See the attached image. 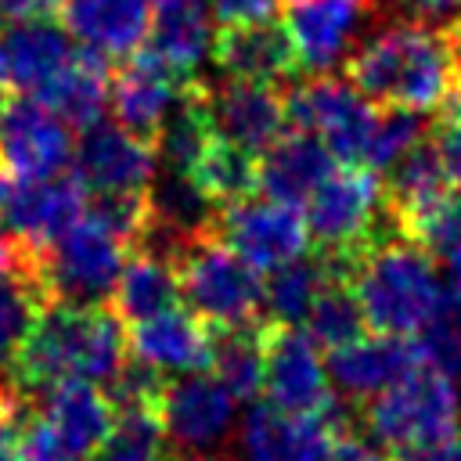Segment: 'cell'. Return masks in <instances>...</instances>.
Listing matches in <instances>:
<instances>
[{"label": "cell", "mask_w": 461, "mask_h": 461, "mask_svg": "<svg viewBox=\"0 0 461 461\" xmlns=\"http://www.w3.org/2000/svg\"><path fill=\"white\" fill-rule=\"evenodd\" d=\"M457 4H461V0H457Z\"/></svg>", "instance_id": "obj_51"}, {"label": "cell", "mask_w": 461, "mask_h": 461, "mask_svg": "<svg viewBox=\"0 0 461 461\" xmlns=\"http://www.w3.org/2000/svg\"><path fill=\"white\" fill-rule=\"evenodd\" d=\"M375 14V0H281L295 65L313 76L342 65L364 40V25Z\"/></svg>", "instance_id": "obj_12"}, {"label": "cell", "mask_w": 461, "mask_h": 461, "mask_svg": "<svg viewBox=\"0 0 461 461\" xmlns=\"http://www.w3.org/2000/svg\"><path fill=\"white\" fill-rule=\"evenodd\" d=\"M184 461H220V457H205V454H198V457H184Z\"/></svg>", "instance_id": "obj_48"}, {"label": "cell", "mask_w": 461, "mask_h": 461, "mask_svg": "<svg viewBox=\"0 0 461 461\" xmlns=\"http://www.w3.org/2000/svg\"><path fill=\"white\" fill-rule=\"evenodd\" d=\"M385 209V187L378 173L364 166H335L303 202V220L310 241L324 256L353 259L371 238H378Z\"/></svg>", "instance_id": "obj_8"}, {"label": "cell", "mask_w": 461, "mask_h": 461, "mask_svg": "<svg viewBox=\"0 0 461 461\" xmlns=\"http://www.w3.org/2000/svg\"><path fill=\"white\" fill-rule=\"evenodd\" d=\"M158 411H115V429L90 461H169Z\"/></svg>", "instance_id": "obj_36"}, {"label": "cell", "mask_w": 461, "mask_h": 461, "mask_svg": "<svg viewBox=\"0 0 461 461\" xmlns=\"http://www.w3.org/2000/svg\"><path fill=\"white\" fill-rule=\"evenodd\" d=\"M209 14L216 25L223 29H238V25H267L274 22V14L281 11V0H205Z\"/></svg>", "instance_id": "obj_41"}, {"label": "cell", "mask_w": 461, "mask_h": 461, "mask_svg": "<svg viewBox=\"0 0 461 461\" xmlns=\"http://www.w3.org/2000/svg\"><path fill=\"white\" fill-rule=\"evenodd\" d=\"M14 259H18V249L11 245V238H7V234H4V227H0V270H4V267H11Z\"/></svg>", "instance_id": "obj_47"}, {"label": "cell", "mask_w": 461, "mask_h": 461, "mask_svg": "<svg viewBox=\"0 0 461 461\" xmlns=\"http://www.w3.org/2000/svg\"><path fill=\"white\" fill-rule=\"evenodd\" d=\"M216 238L241 256L252 270L270 274L310 249V230L303 209L274 202L267 194H249L216 212Z\"/></svg>", "instance_id": "obj_10"}, {"label": "cell", "mask_w": 461, "mask_h": 461, "mask_svg": "<svg viewBox=\"0 0 461 461\" xmlns=\"http://www.w3.org/2000/svg\"><path fill=\"white\" fill-rule=\"evenodd\" d=\"M65 0H0V29L18 22H40L61 11Z\"/></svg>", "instance_id": "obj_44"}, {"label": "cell", "mask_w": 461, "mask_h": 461, "mask_svg": "<svg viewBox=\"0 0 461 461\" xmlns=\"http://www.w3.org/2000/svg\"><path fill=\"white\" fill-rule=\"evenodd\" d=\"M212 61L223 72V79H249V83H274V86L277 79L299 68L285 29H277L274 22L223 29L212 40Z\"/></svg>", "instance_id": "obj_26"}, {"label": "cell", "mask_w": 461, "mask_h": 461, "mask_svg": "<svg viewBox=\"0 0 461 461\" xmlns=\"http://www.w3.org/2000/svg\"><path fill=\"white\" fill-rule=\"evenodd\" d=\"M130 249L137 245L86 205L83 216L54 234L43 249L18 259L25 263L47 303L104 306L130 259Z\"/></svg>", "instance_id": "obj_4"}, {"label": "cell", "mask_w": 461, "mask_h": 461, "mask_svg": "<svg viewBox=\"0 0 461 461\" xmlns=\"http://www.w3.org/2000/svg\"><path fill=\"white\" fill-rule=\"evenodd\" d=\"M0 119H4V101H0Z\"/></svg>", "instance_id": "obj_49"}, {"label": "cell", "mask_w": 461, "mask_h": 461, "mask_svg": "<svg viewBox=\"0 0 461 461\" xmlns=\"http://www.w3.org/2000/svg\"><path fill=\"white\" fill-rule=\"evenodd\" d=\"M72 166V173L94 198H140L158 173V155L151 140L130 133L119 122L97 119L79 133Z\"/></svg>", "instance_id": "obj_11"}, {"label": "cell", "mask_w": 461, "mask_h": 461, "mask_svg": "<svg viewBox=\"0 0 461 461\" xmlns=\"http://www.w3.org/2000/svg\"><path fill=\"white\" fill-rule=\"evenodd\" d=\"M108 90H112V79H108L104 58H97L90 50H76L68 68L36 101L47 104L50 112H58L68 126L86 130L101 119V112L108 104Z\"/></svg>", "instance_id": "obj_29"}, {"label": "cell", "mask_w": 461, "mask_h": 461, "mask_svg": "<svg viewBox=\"0 0 461 461\" xmlns=\"http://www.w3.org/2000/svg\"><path fill=\"white\" fill-rule=\"evenodd\" d=\"M335 169V158L328 155V148L303 133H281L263 155H259V194L295 205L303 209V202L310 198V191Z\"/></svg>", "instance_id": "obj_25"}, {"label": "cell", "mask_w": 461, "mask_h": 461, "mask_svg": "<svg viewBox=\"0 0 461 461\" xmlns=\"http://www.w3.org/2000/svg\"><path fill=\"white\" fill-rule=\"evenodd\" d=\"M414 144H421V115L407 112V108H385L378 115V130H375V144H371V155H367V169L371 173L389 169Z\"/></svg>", "instance_id": "obj_38"}, {"label": "cell", "mask_w": 461, "mask_h": 461, "mask_svg": "<svg viewBox=\"0 0 461 461\" xmlns=\"http://www.w3.org/2000/svg\"><path fill=\"white\" fill-rule=\"evenodd\" d=\"M43 306H47V299L22 259H14V267L0 270V371L7 364H14L36 317L43 313Z\"/></svg>", "instance_id": "obj_33"}, {"label": "cell", "mask_w": 461, "mask_h": 461, "mask_svg": "<svg viewBox=\"0 0 461 461\" xmlns=\"http://www.w3.org/2000/svg\"><path fill=\"white\" fill-rule=\"evenodd\" d=\"M155 0H65V32L97 58H130L148 40Z\"/></svg>", "instance_id": "obj_22"}, {"label": "cell", "mask_w": 461, "mask_h": 461, "mask_svg": "<svg viewBox=\"0 0 461 461\" xmlns=\"http://www.w3.org/2000/svg\"><path fill=\"white\" fill-rule=\"evenodd\" d=\"M421 364L450 375L454 382L461 378V317H443L432 328H425L418 339Z\"/></svg>", "instance_id": "obj_39"}, {"label": "cell", "mask_w": 461, "mask_h": 461, "mask_svg": "<svg viewBox=\"0 0 461 461\" xmlns=\"http://www.w3.org/2000/svg\"><path fill=\"white\" fill-rule=\"evenodd\" d=\"M389 187H385V209L396 216V227L407 223L411 216L425 212L429 205H436L443 194H450V180L447 169L439 162L436 144L421 140L414 144L400 162H393L389 169Z\"/></svg>", "instance_id": "obj_30"}, {"label": "cell", "mask_w": 461, "mask_h": 461, "mask_svg": "<svg viewBox=\"0 0 461 461\" xmlns=\"http://www.w3.org/2000/svg\"><path fill=\"white\" fill-rule=\"evenodd\" d=\"M180 295L191 303V313L216 328L252 324L263 313V277L241 256H234L216 230L187 241L176 256Z\"/></svg>", "instance_id": "obj_6"}, {"label": "cell", "mask_w": 461, "mask_h": 461, "mask_svg": "<svg viewBox=\"0 0 461 461\" xmlns=\"http://www.w3.org/2000/svg\"><path fill=\"white\" fill-rule=\"evenodd\" d=\"M457 40H461V25H457Z\"/></svg>", "instance_id": "obj_50"}, {"label": "cell", "mask_w": 461, "mask_h": 461, "mask_svg": "<svg viewBox=\"0 0 461 461\" xmlns=\"http://www.w3.org/2000/svg\"><path fill=\"white\" fill-rule=\"evenodd\" d=\"M400 234L421 245L436 263L461 256V194H443L436 205L400 223Z\"/></svg>", "instance_id": "obj_37"}, {"label": "cell", "mask_w": 461, "mask_h": 461, "mask_svg": "<svg viewBox=\"0 0 461 461\" xmlns=\"http://www.w3.org/2000/svg\"><path fill=\"white\" fill-rule=\"evenodd\" d=\"M198 101L212 137L230 140L252 155H263L288 126V104L274 83H249V79L198 83Z\"/></svg>", "instance_id": "obj_15"}, {"label": "cell", "mask_w": 461, "mask_h": 461, "mask_svg": "<svg viewBox=\"0 0 461 461\" xmlns=\"http://www.w3.org/2000/svg\"><path fill=\"white\" fill-rule=\"evenodd\" d=\"M180 299V281H176V263L162 252H151V249H137L115 288H112V313L126 324L133 321H144V317H155L162 310H173Z\"/></svg>", "instance_id": "obj_27"}, {"label": "cell", "mask_w": 461, "mask_h": 461, "mask_svg": "<svg viewBox=\"0 0 461 461\" xmlns=\"http://www.w3.org/2000/svg\"><path fill=\"white\" fill-rule=\"evenodd\" d=\"M321 461H382V454H378L367 439H360V436L339 429V432L331 436V443H328V450H324Z\"/></svg>", "instance_id": "obj_45"}, {"label": "cell", "mask_w": 461, "mask_h": 461, "mask_svg": "<svg viewBox=\"0 0 461 461\" xmlns=\"http://www.w3.org/2000/svg\"><path fill=\"white\" fill-rule=\"evenodd\" d=\"M457 25L385 22L346 58V79L382 108L439 112L461 86Z\"/></svg>", "instance_id": "obj_1"}, {"label": "cell", "mask_w": 461, "mask_h": 461, "mask_svg": "<svg viewBox=\"0 0 461 461\" xmlns=\"http://www.w3.org/2000/svg\"><path fill=\"white\" fill-rule=\"evenodd\" d=\"M263 396L292 418H339L328 360L306 328L263 324Z\"/></svg>", "instance_id": "obj_9"}, {"label": "cell", "mask_w": 461, "mask_h": 461, "mask_svg": "<svg viewBox=\"0 0 461 461\" xmlns=\"http://www.w3.org/2000/svg\"><path fill=\"white\" fill-rule=\"evenodd\" d=\"M86 187L76 173L47 180H18L0 173V227L18 245V256L43 249L86 209Z\"/></svg>", "instance_id": "obj_13"}, {"label": "cell", "mask_w": 461, "mask_h": 461, "mask_svg": "<svg viewBox=\"0 0 461 461\" xmlns=\"http://www.w3.org/2000/svg\"><path fill=\"white\" fill-rule=\"evenodd\" d=\"M212 14L205 0H155L148 54L173 76L191 79L212 54Z\"/></svg>", "instance_id": "obj_24"}, {"label": "cell", "mask_w": 461, "mask_h": 461, "mask_svg": "<svg viewBox=\"0 0 461 461\" xmlns=\"http://www.w3.org/2000/svg\"><path fill=\"white\" fill-rule=\"evenodd\" d=\"M187 86H191V79L173 76L151 54H137L119 68L115 83L108 90V104H112L119 126H126L130 133L155 144V133L173 115V108L184 101Z\"/></svg>", "instance_id": "obj_20"}, {"label": "cell", "mask_w": 461, "mask_h": 461, "mask_svg": "<svg viewBox=\"0 0 461 461\" xmlns=\"http://www.w3.org/2000/svg\"><path fill=\"white\" fill-rule=\"evenodd\" d=\"M191 176L209 194V202L216 209H223L230 202H241L259 191V155L212 137L209 148L202 151L198 166L191 169Z\"/></svg>", "instance_id": "obj_32"}, {"label": "cell", "mask_w": 461, "mask_h": 461, "mask_svg": "<svg viewBox=\"0 0 461 461\" xmlns=\"http://www.w3.org/2000/svg\"><path fill=\"white\" fill-rule=\"evenodd\" d=\"M68 461H90L115 429V407L108 393L90 382H58L43 389L36 414Z\"/></svg>", "instance_id": "obj_19"}, {"label": "cell", "mask_w": 461, "mask_h": 461, "mask_svg": "<svg viewBox=\"0 0 461 461\" xmlns=\"http://www.w3.org/2000/svg\"><path fill=\"white\" fill-rule=\"evenodd\" d=\"M234 414L238 400L209 371L176 375L162 385L158 396V421L166 443L194 457L227 439V432L234 429Z\"/></svg>", "instance_id": "obj_16"}, {"label": "cell", "mask_w": 461, "mask_h": 461, "mask_svg": "<svg viewBox=\"0 0 461 461\" xmlns=\"http://www.w3.org/2000/svg\"><path fill=\"white\" fill-rule=\"evenodd\" d=\"M339 429L335 418H292L259 403L241 418L238 447L245 461H321Z\"/></svg>", "instance_id": "obj_23"}, {"label": "cell", "mask_w": 461, "mask_h": 461, "mask_svg": "<svg viewBox=\"0 0 461 461\" xmlns=\"http://www.w3.org/2000/svg\"><path fill=\"white\" fill-rule=\"evenodd\" d=\"M418 364H421V353L414 339L364 331L360 339L331 349L328 378H331V389H339L349 400H375L382 389H389L396 378H403Z\"/></svg>", "instance_id": "obj_21"}, {"label": "cell", "mask_w": 461, "mask_h": 461, "mask_svg": "<svg viewBox=\"0 0 461 461\" xmlns=\"http://www.w3.org/2000/svg\"><path fill=\"white\" fill-rule=\"evenodd\" d=\"M443 122H439V133H436V151H439V162L447 169V180L454 187H461V86L447 97V104L439 108Z\"/></svg>", "instance_id": "obj_40"}, {"label": "cell", "mask_w": 461, "mask_h": 461, "mask_svg": "<svg viewBox=\"0 0 461 461\" xmlns=\"http://www.w3.org/2000/svg\"><path fill=\"white\" fill-rule=\"evenodd\" d=\"M396 461H461V439H443V443H432V447H418V450H407V454H396Z\"/></svg>", "instance_id": "obj_46"}, {"label": "cell", "mask_w": 461, "mask_h": 461, "mask_svg": "<svg viewBox=\"0 0 461 461\" xmlns=\"http://www.w3.org/2000/svg\"><path fill=\"white\" fill-rule=\"evenodd\" d=\"M346 259L339 256H299L277 270H270V277L263 281V313L270 317V324H288V328H303L313 299L321 295V288L328 285L331 274H346Z\"/></svg>", "instance_id": "obj_28"}, {"label": "cell", "mask_w": 461, "mask_h": 461, "mask_svg": "<svg viewBox=\"0 0 461 461\" xmlns=\"http://www.w3.org/2000/svg\"><path fill=\"white\" fill-rule=\"evenodd\" d=\"M14 461H68L65 450L54 443V436L47 432V425L40 418L22 425V439H18V454Z\"/></svg>", "instance_id": "obj_42"}, {"label": "cell", "mask_w": 461, "mask_h": 461, "mask_svg": "<svg viewBox=\"0 0 461 461\" xmlns=\"http://www.w3.org/2000/svg\"><path fill=\"white\" fill-rule=\"evenodd\" d=\"M367 432L393 454L454 439L461 429V389L450 375L418 364L375 400H367Z\"/></svg>", "instance_id": "obj_5"}, {"label": "cell", "mask_w": 461, "mask_h": 461, "mask_svg": "<svg viewBox=\"0 0 461 461\" xmlns=\"http://www.w3.org/2000/svg\"><path fill=\"white\" fill-rule=\"evenodd\" d=\"M122 364L126 331L112 310L47 303L14 357V382L22 389H47L58 382L108 385Z\"/></svg>", "instance_id": "obj_3"}, {"label": "cell", "mask_w": 461, "mask_h": 461, "mask_svg": "<svg viewBox=\"0 0 461 461\" xmlns=\"http://www.w3.org/2000/svg\"><path fill=\"white\" fill-rule=\"evenodd\" d=\"M371 331L418 339L443 317H461L436 259L407 234L371 238L346 267Z\"/></svg>", "instance_id": "obj_2"}, {"label": "cell", "mask_w": 461, "mask_h": 461, "mask_svg": "<svg viewBox=\"0 0 461 461\" xmlns=\"http://www.w3.org/2000/svg\"><path fill=\"white\" fill-rule=\"evenodd\" d=\"M72 126L32 97L4 104L0 119V173L18 180L61 176L72 166Z\"/></svg>", "instance_id": "obj_14"}, {"label": "cell", "mask_w": 461, "mask_h": 461, "mask_svg": "<svg viewBox=\"0 0 461 461\" xmlns=\"http://www.w3.org/2000/svg\"><path fill=\"white\" fill-rule=\"evenodd\" d=\"M76 58L72 36L50 18L0 29V90L40 97Z\"/></svg>", "instance_id": "obj_18"}, {"label": "cell", "mask_w": 461, "mask_h": 461, "mask_svg": "<svg viewBox=\"0 0 461 461\" xmlns=\"http://www.w3.org/2000/svg\"><path fill=\"white\" fill-rule=\"evenodd\" d=\"M22 407L14 389L0 385V461H14L18 454V439H22Z\"/></svg>", "instance_id": "obj_43"}, {"label": "cell", "mask_w": 461, "mask_h": 461, "mask_svg": "<svg viewBox=\"0 0 461 461\" xmlns=\"http://www.w3.org/2000/svg\"><path fill=\"white\" fill-rule=\"evenodd\" d=\"M238 403L263 393V324H238L220 328L209 346L205 367Z\"/></svg>", "instance_id": "obj_31"}, {"label": "cell", "mask_w": 461, "mask_h": 461, "mask_svg": "<svg viewBox=\"0 0 461 461\" xmlns=\"http://www.w3.org/2000/svg\"><path fill=\"white\" fill-rule=\"evenodd\" d=\"M212 335L202 317L187 310H162L155 317L133 321L126 331V353L133 364L155 371L158 378L194 375L209 367Z\"/></svg>", "instance_id": "obj_17"}, {"label": "cell", "mask_w": 461, "mask_h": 461, "mask_svg": "<svg viewBox=\"0 0 461 461\" xmlns=\"http://www.w3.org/2000/svg\"><path fill=\"white\" fill-rule=\"evenodd\" d=\"M209 140H212V130H209V119L202 112V101H198V83H191L184 101L173 108V115L155 133V155L169 173L191 176V169L198 166Z\"/></svg>", "instance_id": "obj_34"}, {"label": "cell", "mask_w": 461, "mask_h": 461, "mask_svg": "<svg viewBox=\"0 0 461 461\" xmlns=\"http://www.w3.org/2000/svg\"><path fill=\"white\" fill-rule=\"evenodd\" d=\"M285 104H288V122L317 137L331 158H339L342 166L367 169V155H371L382 112L349 79H335L328 72L310 76L306 83L292 86Z\"/></svg>", "instance_id": "obj_7"}, {"label": "cell", "mask_w": 461, "mask_h": 461, "mask_svg": "<svg viewBox=\"0 0 461 461\" xmlns=\"http://www.w3.org/2000/svg\"><path fill=\"white\" fill-rule=\"evenodd\" d=\"M303 328L317 346H328V349H339V346H346V342L364 335L367 321H364L360 299H357V292H353V285H349V277L342 270L328 277V285L313 299Z\"/></svg>", "instance_id": "obj_35"}]
</instances>
